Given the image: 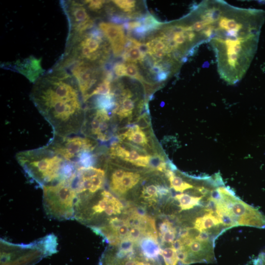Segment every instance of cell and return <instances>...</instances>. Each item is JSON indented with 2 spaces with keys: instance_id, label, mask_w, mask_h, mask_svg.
Segmentation results:
<instances>
[{
  "instance_id": "obj_1",
  "label": "cell",
  "mask_w": 265,
  "mask_h": 265,
  "mask_svg": "<svg viewBox=\"0 0 265 265\" xmlns=\"http://www.w3.org/2000/svg\"><path fill=\"white\" fill-rule=\"evenodd\" d=\"M34 105L52 126L54 136L81 132L85 108L78 83L65 69L53 68L34 83L30 94Z\"/></svg>"
},
{
  "instance_id": "obj_2",
  "label": "cell",
  "mask_w": 265,
  "mask_h": 265,
  "mask_svg": "<svg viewBox=\"0 0 265 265\" xmlns=\"http://www.w3.org/2000/svg\"><path fill=\"white\" fill-rule=\"evenodd\" d=\"M16 159L26 176L42 187L73 177L78 168L48 145L20 152Z\"/></svg>"
},
{
  "instance_id": "obj_3",
  "label": "cell",
  "mask_w": 265,
  "mask_h": 265,
  "mask_svg": "<svg viewBox=\"0 0 265 265\" xmlns=\"http://www.w3.org/2000/svg\"><path fill=\"white\" fill-rule=\"evenodd\" d=\"M75 175L42 187L43 207L50 217L58 220L74 218L75 206L78 196L74 185Z\"/></svg>"
},
{
  "instance_id": "obj_4",
  "label": "cell",
  "mask_w": 265,
  "mask_h": 265,
  "mask_svg": "<svg viewBox=\"0 0 265 265\" xmlns=\"http://www.w3.org/2000/svg\"><path fill=\"white\" fill-rule=\"evenodd\" d=\"M104 36L100 29L95 28L67 40L64 55L73 61L103 63L108 54Z\"/></svg>"
},
{
  "instance_id": "obj_5",
  "label": "cell",
  "mask_w": 265,
  "mask_h": 265,
  "mask_svg": "<svg viewBox=\"0 0 265 265\" xmlns=\"http://www.w3.org/2000/svg\"><path fill=\"white\" fill-rule=\"evenodd\" d=\"M66 160L74 163L78 168L93 166L96 156L93 154L97 146L96 141L90 137L73 135L54 136L47 145Z\"/></svg>"
},
{
  "instance_id": "obj_6",
  "label": "cell",
  "mask_w": 265,
  "mask_h": 265,
  "mask_svg": "<svg viewBox=\"0 0 265 265\" xmlns=\"http://www.w3.org/2000/svg\"><path fill=\"white\" fill-rule=\"evenodd\" d=\"M223 203L238 226H248L265 228V216L258 209L237 197L234 192L225 187H219Z\"/></svg>"
},
{
  "instance_id": "obj_7",
  "label": "cell",
  "mask_w": 265,
  "mask_h": 265,
  "mask_svg": "<svg viewBox=\"0 0 265 265\" xmlns=\"http://www.w3.org/2000/svg\"><path fill=\"white\" fill-rule=\"evenodd\" d=\"M61 4L69 23L67 40L81 35L93 27L94 21L89 16L83 1H61Z\"/></svg>"
},
{
  "instance_id": "obj_8",
  "label": "cell",
  "mask_w": 265,
  "mask_h": 265,
  "mask_svg": "<svg viewBox=\"0 0 265 265\" xmlns=\"http://www.w3.org/2000/svg\"><path fill=\"white\" fill-rule=\"evenodd\" d=\"M69 68L70 73L78 83L84 103H86L97 86L98 71L90 63L80 60L68 63L62 68Z\"/></svg>"
},
{
  "instance_id": "obj_9",
  "label": "cell",
  "mask_w": 265,
  "mask_h": 265,
  "mask_svg": "<svg viewBox=\"0 0 265 265\" xmlns=\"http://www.w3.org/2000/svg\"><path fill=\"white\" fill-rule=\"evenodd\" d=\"M105 172L94 166L80 167L77 170L74 185L78 195L94 194L105 184Z\"/></svg>"
},
{
  "instance_id": "obj_10",
  "label": "cell",
  "mask_w": 265,
  "mask_h": 265,
  "mask_svg": "<svg viewBox=\"0 0 265 265\" xmlns=\"http://www.w3.org/2000/svg\"><path fill=\"white\" fill-rule=\"evenodd\" d=\"M7 68L18 72L34 83L45 73L41 65V58L30 56L22 61L4 65Z\"/></svg>"
},
{
  "instance_id": "obj_11",
  "label": "cell",
  "mask_w": 265,
  "mask_h": 265,
  "mask_svg": "<svg viewBox=\"0 0 265 265\" xmlns=\"http://www.w3.org/2000/svg\"><path fill=\"white\" fill-rule=\"evenodd\" d=\"M99 29L109 42L113 54L119 56L123 51L127 42L122 26L102 22L99 24Z\"/></svg>"
},
{
  "instance_id": "obj_12",
  "label": "cell",
  "mask_w": 265,
  "mask_h": 265,
  "mask_svg": "<svg viewBox=\"0 0 265 265\" xmlns=\"http://www.w3.org/2000/svg\"><path fill=\"white\" fill-rule=\"evenodd\" d=\"M140 254L146 260L152 262L158 260L162 249L158 239L152 237L144 236L138 241Z\"/></svg>"
},
{
  "instance_id": "obj_13",
  "label": "cell",
  "mask_w": 265,
  "mask_h": 265,
  "mask_svg": "<svg viewBox=\"0 0 265 265\" xmlns=\"http://www.w3.org/2000/svg\"><path fill=\"white\" fill-rule=\"evenodd\" d=\"M121 140L126 139L133 144L145 146L148 145V140L144 132L137 125H134L128 128L125 132L118 136Z\"/></svg>"
},
{
  "instance_id": "obj_14",
  "label": "cell",
  "mask_w": 265,
  "mask_h": 265,
  "mask_svg": "<svg viewBox=\"0 0 265 265\" xmlns=\"http://www.w3.org/2000/svg\"><path fill=\"white\" fill-rule=\"evenodd\" d=\"M140 179L139 174L126 171L115 193L118 195L125 194L134 186L138 183Z\"/></svg>"
},
{
  "instance_id": "obj_15",
  "label": "cell",
  "mask_w": 265,
  "mask_h": 265,
  "mask_svg": "<svg viewBox=\"0 0 265 265\" xmlns=\"http://www.w3.org/2000/svg\"><path fill=\"white\" fill-rule=\"evenodd\" d=\"M220 223L216 216L212 213L208 212L196 218L194 223V228L201 232L215 227Z\"/></svg>"
},
{
  "instance_id": "obj_16",
  "label": "cell",
  "mask_w": 265,
  "mask_h": 265,
  "mask_svg": "<svg viewBox=\"0 0 265 265\" xmlns=\"http://www.w3.org/2000/svg\"><path fill=\"white\" fill-rule=\"evenodd\" d=\"M165 174L168 178L170 187L177 192H183L186 189L193 187L192 185L184 181L180 177L176 176L172 170H168Z\"/></svg>"
},
{
  "instance_id": "obj_17",
  "label": "cell",
  "mask_w": 265,
  "mask_h": 265,
  "mask_svg": "<svg viewBox=\"0 0 265 265\" xmlns=\"http://www.w3.org/2000/svg\"><path fill=\"white\" fill-rule=\"evenodd\" d=\"M202 197L203 196L195 197L190 196L187 194L181 193L176 194L174 198L179 202L182 211L189 210L198 205Z\"/></svg>"
},
{
  "instance_id": "obj_18",
  "label": "cell",
  "mask_w": 265,
  "mask_h": 265,
  "mask_svg": "<svg viewBox=\"0 0 265 265\" xmlns=\"http://www.w3.org/2000/svg\"><path fill=\"white\" fill-rule=\"evenodd\" d=\"M121 103L115 114L121 120L125 118L131 117L132 110L134 108V102L130 98H123Z\"/></svg>"
},
{
  "instance_id": "obj_19",
  "label": "cell",
  "mask_w": 265,
  "mask_h": 265,
  "mask_svg": "<svg viewBox=\"0 0 265 265\" xmlns=\"http://www.w3.org/2000/svg\"><path fill=\"white\" fill-rule=\"evenodd\" d=\"M145 56V54L143 53L139 49L135 46L125 49L123 54L124 59L129 62L143 61Z\"/></svg>"
},
{
  "instance_id": "obj_20",
  "label": "cell",
  "mask_w": 265,
  "mask_h": 265,
  "mask_svg": "<svg viewBox=\"0 0 265 265\" xmlns=\"http://www.w3.org/2000/svg\"><path fill=\"white\" fill-rule=\"evenodd\" d=\"M161 256L165 265H177L179 261L177 251L172 247L162 249Z\"/></svg>"
},
{
  "instance_id": "obj_21",
  "label": "cell",
  "mask_w": 265,
  "mask_h": 265,
  "mask_svg": "<svg viewBox=\"0 0 265 265\" xmlns=\"http://www.w3.org/2000/svg\"><path fill=\"white\" fill-rule=\"evenodd\" d=\"M159 196L158 185H149L143 188L141 197L148 199L150 202H156V198Z\"/></svg>"
},
{
  "instance_id": "obj_22",
  "label": "cell",
  "mask_w": 265,
  "mask_h": 265,
  "mask_svg": "<svg viewBox=\"0 0 265 265\" xmlns=\"http://www.w3.org/2000/svg\"><path fill=\"white\" fill-rule=\"evenodd\" d=\"M142 25L146 26L149 31L158 28L163 24L157 21L152 15H148L142 19Z\"/></svg>"
},
{
  "instance_id": "obj_23",
  "label": "cell",
  "mask_w": 265,
  "mask_h": 265,
  "mask_svg": "<svg viewBox=\"0 0 265 265\" xmlns=\"http://www.w3.org/2000/svg\"><path fill=\"white\" fill-rule=\"evenodd\" d=\"M112 2L125 12H131L136 2L135 0H115Z\"/></svg>"
},
{
  "instance_id": "obj_24",
  "label": "cell",
  "mask_w": 265,
  "mask_h": 265,
  "mask_svg": "<svg viewBox=\"0 0 265 265\" xmlns=\"http://www.w3.org/2000/svg\"><path fill=\"white\" fill-rule=\"evenodd\" d=\"M107 224L109 225L117 234L118 229L122 226L127 224L125 219H122L117 217H110L107 218Z\"/></svg>"
},
{
  "instance_id": "obj_25",
  "label": "cell",
  "mask_w": 265,
  "mask_h": 265,
  "mask_svg": "<svg viewBox=\"0 0 265 265\" xmlns=\"http://www.w3.org/2000/svg\"><path fill=\"white\" fill-rule=\"evenodd\" d=\"M83 1L89 10L96 12L101 10L106 2V1L101 0H88Z\"/></svg>"
},
{
  "instance_id": "obj_26",
  "label": "cell",
  "mask_w": 265,
  "mask_h": 265,
  "mask_svg": "<svg viewBox=\"0 0 265 265\" xmlns=\"http://www.w3.org/2000/svg\"><path fill=\"white\" fill-rule=\"evenodd\" d=\"M127 76L138 80H142V78L139 74L138 69L136 65L133 63H129L126 65Z\"/></svg>"
},
{
  "instance_id": "obj_27",
  "label": "cell",
  "mask_w": 265,
  "mask_h": 265,
  "mask_svg": "<svg viewBox=\"0 0 265 265\" xmlns=\"http://www.w3.org/2000/svg\"><path fill=\"white\" fill-rule=\"evenodd\" d=\"M134 241L127 237L121 239L118 249L125 252H131L134 249Z\"/></svg>"
},
{
  "instance_id": "obj_28",
  "label": "cell",
  "mask_w": 265,
  "mask_h": 265,
  "mask_svg": "<svg viewBox=\"0 0 265 265\" xmlns=\"http://www.w3.org/2000/svg\"><path fill=\"white\" fill-rule=\"evenodd\" d=\"M144 236V232L138 227H132L130 230L127 238H129L135 243Z\"/></svg>"
},
{
  "instance_id": "obj_29",
  "label": "cell",
  "mask_w": 265,
  "mask_h": 265,
  "mask_svg": "<svg viewBox=\"0 0 265 265\" xmlns=\"http://www.w3.org/2000/svg\"><path fill=\"white\" fill-rule=\"evenodd\" d=\"M176 230L174 227L173 229L168 231L165 233L161 237V243L162 244L163 242H167L172 243L176 238Z\"/></svg>"
},
{
  "instance_id": "obj_30",
  "label": "cell",
  "mask_w": 265,
  "mask_h": 265,
  "mask_svg": "<svg viewBox=\"0 0 265 265\" xmlns=\"http://www.w3.org/2000/svg\"><path fill=\"white\" fill-rule=\"evenodd\" d=\"M113 70L117 77L127 76L126 65L122 63H116L114 65Z\"/></svg>"
},
{
  "instance_id": "obj_31",
  "label": "cell",
  "mask_w": 265,
  "mask_h": 265,
  "mask_svg": "<svg viewBox=\"0 0 265 265\" xmlns=\"http://www.w3.org/2000/svg\"><path fill=\"white\" fill-rule=\"evenodd\" d=\"M174 227L172 226V224L167 220H164L162 222L160 223L159 225V236L161 237L165 233L168 231L173 229Z\"/></svg>"
},
{
  "instance_id": "obj_32",
  "label": "cell",
  "mask_w": 265,
  "mask_h": 265,
  "mask_svg": "<svg viewBox=\"0 0 265 265\" xmlns=\"http://www.w3.org/2000/svg\"><path fill=\"white\" fill-rule=\"evenodd\" d=\"M211 233L207 231L200 232L195 239L201 242H209Z\"/></svg>"
},
{
  "instance_id": "obj_33",
  "label": "cell",
  "mask_w": 265,
  "mask_h": 265,
  "mask_svg": "<svg viewBox=\"0 0 265 265\" xmlns=\"http://www.w3.org/2000/svg\"><path fill=\"white\" fill-rule=\"evenodd\" d=\"M129 227V225L126 224L118 229L117 234L121 239L128 237L130 232Z\"/></svg>"
},
{
  "instance_id": "obj_34",
  "label": "cell",
  "mask_w": 265,
  "mask_h": 265,
  "mask_svg": "<svg viewBox=\"0 0 265 265\" xmlns=\"http://www.w3.org/2000/svg\"><path fill=\"white\" fill-rule=\"evenodd\" d=\"M142 23L140 21H133L124 23L123 27L127 30H131L136 29L140 27Z\"/></svg>"
},
{
  "instance_id": "obj_35",
  "label": "cell",
  "mask_w": 265,
  "mask_h": 265,
  "mask_svg": "<svg viewBox=\"0 0 265 265\" xmlns=\"http://www.w3.org/2000/svg\"><path fill=\"white\" fill-rule=\"evenodd\" d=\"M172 247L177 252L182 250L185 248V246L180 238L174 240L172 243Z\"/></svg>"
},
{
  "instance_id": "obj_36",
  "label": "cell",
  "mask_w": 265,
  "mask_h": 265,
  "mask_svg": "<svg viewBox=\"0 0 265 265\" xmlns=\"http://www.w3.org/2000/svg\"><path fill=\"white\" fill-rule=\"evenodd\" d=\"M254 265H265V253L260 254L255 260Z\"/></svg>"
},
{
  "instance_id": "obj_37",
  "label": "cell",
  "mask_w": 265,
  "mask_h": 265,
  "mask_svg": "<svg viewBox=\"0 0 265 265\" xmlns=\"http://www.w3.org/2000/svg\"><path fill=\"white\" fill-rule=\"evenodd\" d=\"M170 72L167 71H163L158 74L157 80L158 81H161L165 80L167 79Z\"/></svg>"
}]
</instances>
